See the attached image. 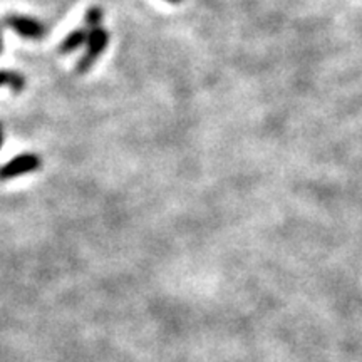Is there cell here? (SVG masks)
<instances>
[{
  "label": "cell",
  "instance_id": "cell-3",
  "mask_svg": "<svg viewBox=\"0 0 362 362\" xmlns=\"http://www.w3.org/2000/svg\"><path fill=\"white\" fill-rule=\"evenodd\" d=\"M40 158L34 153H25V155H19L7 161L6 165L0 168V180H12L17 176H22L25 173H33V171L40 168Z\"/></svg>",
  "mask_w": 362,
  "mask_h": 362
},
{
  "label": "cell",
  "instance_id": "cell-8",
  "mask_svg": "<svg viewBox=\"0 0 362 362\" xmlns=\"http://www.w3.org/2000/svg\"><path fill=\"white\" fill-rule=\"evenodd\" d=\"M4 143V131H2V124H0V148H2Z\"/></svg>",
  "mask_w": 362,
  "mask_h": 362
},
{
  "label": "cell",
  "instance_id": "cell-4",
  "mask_svg": "<svg viewBox=\"0 0 362 362\" xmlns=\"http://www.w3.org/2000/svg\"><path fill=\"white\" fill-rule=\"evenodd\" d=\"M90 29H86V27H79V29L72 30L71 34H67L64 40H62L61 45H59V52L61 54H71L74 52L76 49H79L81 45L88 44Z\"/></svg>",
  "mask_w": 362,
  "mask_h": 362
},
{
  "label": "cell",
  "instance_id": "cell-7",
  "mask_svg": "<svg viewBox=\"0 0 362 362\" xmlns=\"http://www.w3.org/2000/svg\"><path fill=\"white\" fill-rule=\"evenodd\" d=\"M2 33H4V24L0 22V54H2Z\"/></svg>",
  "mask_w": 362,
  "mask_h": 362
},
{
  "label": "cell",
  "instance_id": "cell-6",
  "mask_svg": "<svg viewBox=\"0 0 362 362\" xmlns=\"http://www.w3.org/2000/svg\"><path fill=\"white\" fill-rule=\"evenodd\" d=\"M103 21V8L101 7H90L88 12H86V27L89 29H96V27H101Z\"/></svg>",
  "mask_w": 362,
  "mask_h": 362
},
{
  "label": "cell",
  "instance_id": "cell-1",
  "mask_svg": "<svg viewBox=\"0 0 362 362\" xmlns=\"http://www.w3.org/2000/svg\"><path fill=\"white\" fill-rule=\"evenodd\" d=\"M110 44V33L103 27H96V29H90L89 39H88V49H86V54L78 61V67L76 71L79 74H86L90 67L94 66V62L98 61L99 56H101L104 49Z\"/></svg>",
  "mask_w": 362,
  "mask_h": 362
},
{
  "label": "cell",
  "instance_id": "cell-2",
  "mask_svg": "<svg viewBox=\"0 0 362 362\" xmlns=\"http://www.w3.org/2000/svg\"><path fill=\"white\" fill-rule=\"evenodd\" d=\"M0 22H2L4 27L16 30L21 37L39 40L45 35L44 24H40L39 21L33 19V17L19 16V13H7Z\"/></svg>",
  "mask_w": 362,
  "mask_h": 362
},
{
  "label": "cell",
  "instance_id": "cell-5",
  "mask_svg": "<svg viewBox=\"0 0 362 362\" xmlns=\"http://www.w3.org/2000/svg\"><path fill=\"white\" fill-rule=\"evenodd\" d=\"M0 86H8L13 93H21L25 88V79L19 72L0 71Z\"/></svg>",
  "mask_w": 362,
  "mask_h": 362
},
{
  "label": "cell",
  "instance_id": "cell-9",
  "mask_svg": "<svg viewBox=\"0 0 362 362\" xmlns=\"http://www.w3.org/2000/svg\"><path fill=\"white\" fill-rule=\"evenodd\" d=\"M166 2H170V4H181V2H183V0H166Z\"/></svg>",
  "mask_w": 362,
  "mask_h": 362
}]
</instances>
